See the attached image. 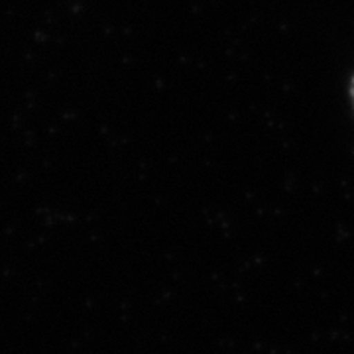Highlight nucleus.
Segmentation results:
<instances>
[{
    "instance_id": "f257e3e1",
    "label": "nucleus",
    "mask_w": 354,
    "mask_h": 354,
    "mask_svg": "<svg viewBox=\"0 0 354 354\" xmlns=\"http://www.w3.org/2000/svg\"><path fill=\"white\" fill-rule=\"evenodd\" d=\"M353 99H354V81H353Z\"/></svg>"
}]
</instances>
